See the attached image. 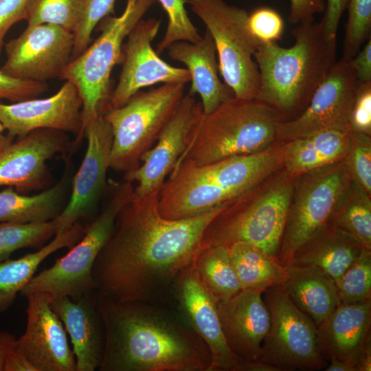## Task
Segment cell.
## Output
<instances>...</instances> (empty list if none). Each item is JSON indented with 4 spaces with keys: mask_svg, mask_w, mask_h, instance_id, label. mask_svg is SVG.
<instances>
[{
    "mask_svg": "<svg viewBox=\"0 0 371 371\" xmlns=\"http://www.w3.org/2000/svg\"><path fill=\"white\" fill-rule=\"evenodd\" d=\"M346 9L342 58L351 60L370 38L371 0H349Z\"/></svg>",
    "mask_w": 371,
    "mask_h": 371,
    "instance_id": "obj_37",
    "label": "cell"
},
{
    "mask_svg": "<svg viewBox=\"0 0 371 371\" xmlns=\"http://www.w3.org/2000/svg\"><path fill=\"white\" fill-rule=\"evenodd\" d=\"M350 181L344 161L293 177V194L277 255L282 265L327 225Z\"/></svg>",
    "mask_w": 371,
    "mask_h": 371,
    "instance_id": "obj_11",
    "label": "cell"
},
{
    "mask_svg": "<svg viewBox=\"0 0 371 371\" xmlns=\"http://www.w3.org/2000/svg\"><path fill=\"white\" fill-rule=\"evenodd\" d=\"M349 0H326L323 16L319 24L326 36L337 39V32L341 18Z\"/></svg>",
    "mask_w": 371,
    "mask_h": 371,
    "instance_id": "obj_46",
    "label": "cell"
},
{
    "mask_svg": "<svg viewBox=\"0 0 371 371\" xmlns=\"http://www.w3.org/2000/svg\"><path fill=\"white\" fill-rule=\"evenodd\" d=\"M69 139L63 132L38 129L12 142L0 154V186L27 194L43 189L48 182L47 161L66 153Z\"/></svg>",
    "mask_w": 371,
    "mask_h": 371,
    "instance_id": "obj_21",
    "label": "cell"
},
{
    "mask_svg": "<svg viewBox=\"0 0 371 371\" xmlns=\"http://www.w3.org/2000/svg\"><path fill=\"white\" fill-rule=\"evenodd\" d=\"M5 127L2 124V123L0 122V135L3 134V131H5Z\"/></svg>",
    "mask_w": 371,
    "mask_h": 371,
    "instance_id": "obj_53",
    "label": "cell"
},
{
    "mask_svg": "<svg viewBox=\"0 0 371 371\" xmlns=\"http://www.w3.org/2000/svg\"><path fill=\"white\" fill-rule=\"evenodd\" d=\"M192 265L200 281L216 302L226 300L241 290L228 247L203 249L196 256Z\"/></svg>",
    "mask_w": 371,
    "mask_h": 371,
    "instance_id": "obj_33",
    "label": "cell"
},
{
    "mask_svg": "<svg viewBox=\"0 0 371 371\" xmlns=\"http://www.w3.org/2000/svg\"><path fill=\"white\" fill-rule=\"evenodd\" d=\"M82 101L75 85L66 80L54 95L11 104L0 103V122L10 136L23 137L38 129L82 136Z\"/></svg>",
    "mask_w": 371,
    "mask_h": 371,
    "instance_id": "obj_19",
    "label": "cell"
},
{
    "mask_svg": "<svg viewBox=\"0 0 371 371\" xmlns=\"http://www.w3.org/2000/svg\"><path fill=\"white\" fill-rule=\"evenodd\" d=\"M282 167V146L274 144L256 153L203 165L182 160L159 191V212L171 220L199 215L232 202Z\"/></svg>",
    "mask_w": 371,
    "mask_h": 371,
    "instance_id": "obj_3",
    "label": "cell"
},
{
    "mask_svg": "<svg viewBox=\"0 0 371 371\" xmlns=\"http://www.w3.org/2000/svg\"><path fill=\"white\" fill-rule=\"evenodd\" d=\"M28 0H0V55L6 33L16 23L23 20Z\"/></svg>",
    "mask_w": 371,
    "mask_h": 371,
    "instance_id": "obj_44",
    "label": "cell"
},
{
    "mask_svg": "<svg viewBox=\"0 0 371 371\" xmlns=\"http://www.w3.org/2000/svg\"><path fill=\"white\" fill-rule=\"evenodd\" d=\"M228 249L241 289L264 291L269 287L283 285L285 267L276 257L243 241L234 243Z\"/></svg>",
    "mask_w": 371,
    "mask_h": 371,
    "instance_id": "obj_31",
    "label": "cell"
},
{
    "mask_svg": "<svg viewBox=\"0 0 371 371\" xmlns=\"http://www.w3.org/2000/svg\"><path fill=\"white\" fill-rule=\"evenodd\" d=\"M45 82L23 80L10 76L0 69V99L12 102L36 98L46 91Z\"/></svg>",
    "mask_w": 371,
    "mask_h": 371,
    "instance_id": "obj_42",
    "label": "cell"
},
{
    "mask_svg": "<svg viewBox=\"0 0 371 371\" xmlns=\"http://www.w3.org/2000/svg\"><path fill=\"white\" fill-rule=\"evenodd\" d=\"M263 291L241 289L230 298L216 302L224 337L239 359L260 361L262 348L270 327V315Z\"/></svg>",
    "mask_w": 371,
    "mask_h": 371,
    "instance_id": "obj_22",
    "label": "cell"
},
{
    "mask_svg": "<svg viewBox=\"0 0 371 371\" xmlns=\"http://www.w3.org/2000/svg\"><path fill=\"white\" fill-rule=\"evenodd\" d=\"M184 88L185 84L166 83L139 91L121 106L103 114L113 133L110 168L126 173L139 167L142 155L177 111Z\"/></svg>",
    "mask_w": 371,
    "mask_h": 371,
    "instance_id": "obj_9",
    "label": "cell"
},
{
    "mask_svg": "<svg viewBox=\"0 0 371 371\" xmlns=\"http://www.w3.org/2000/svg\"><path fill=\"white\" fill-rule=\"evenodd\" d=\"M168 16V25L164 38L157 45V52L166 50L177 41L196 43L201 38L197 28L190 19L185 8L186 0H157Z\"/></svg>",
    "mask_w": 371,
    "mask_h": 371,
    "instance_id": "obj_38",
    "label": "cell"
},
{
    "mask_svg": "<svg viewBox=\"0 0 371 371\" xmlns=\"http://www.w3.org/2000/svg\"><path fill=\"white\" fill-rule=\"evenodd\" d=\"M262 297L271 322L260 361L278 371L324 369L328 361L321 352L314 322L293 303L281 286L267 289Z\"/></svg>",
    "mask_w": 371,
    "mask_h": 371,
    "instance_id": "obj_12",
    "label": "cell"
},
{
    "mask_svg": "<svg viewBox=\"0 0 371 371\" xmlns=\"http://www.w3.org/2000/svg\"><path fill=\"white\" fill-rule=\"evenodd\" d=\"M174 298L179 314L210 351L209 371H251L253 362L239 359L228 347L216 302L200 281L192 262L177 278Z\"/></svg>",
    "mask_w": 371,
    "mask_h": 371,
    "instance_id": "obj_16",
    "label": "cell"
},
{
    "mask_svg": "<svg viewBox=\"0 0 371 371\" xmlns=\"http://www.w3.org/2000/svg\"><path fill=\"white\" fill-rule=\"evenodd\" d=\"M14 137L9 135H0V154L13 142Z\"/></svg>",
    "mask_w": 371,
    "mask_h": 371,
    "instance_id": "obj_52",
    "label": "cell"
},
{
    "mask_svg": "<svg viewBox=\"0 0 371 371\" xmlns=\"http://www.w3.org/2000/svg\"><path fill=\"white\" fill-rule=\"evenodd\" d=\"M200 102L189 93L160 133L156 142L141 157L135 170L124 173L123 179L136 182L134 194L143 196L160 191L179 158L184 152L192 129L202 113Z\"/></svg>",
    "mask_w": 371,
    "mask_h": 371,
    "instance_id": "obj_18",
    "label": "cell"
},
{
    "mask_svg": "<svg viewBox=\"0 0 371 371\" xmlns=\"http://www.w3.org/2000/svg\"><path fill=\"white\" fill-rule=\"evenodd\" d=\"M290 10L289 21L295 25L314 21V16L323 13L325 10L324 0H289Z\"/></svg>",
    "mask_w": 371,
    "mask_h": 371,
    "instance_id": "obj_45",
    "label": "cell"
},
{
    "mask_svg": "<svg viewBox=\"0 0 371 371\" xmlns=\"http://www.w3.org/2000/svg\"><path fill=\"white\" fill-rule=\"evenodd\" d=\"M72 344L76 371L98 369L103 356L105 333L98 307V295L91 293L74 300L67 296L50 300Z\"/></svg>",
    "mask_w": 371,
    "mask_h": 371,
    "instance_id": "obj_23",
    "label": "cell"
},
{
    "mask_svg": "<svg viewBox=\"0 0 371 371\" xmlns=\"http://www.w3.org/2000/svg\"><path fill=\"white\" fill-rule=\"evenodd\" d=\"M210 33L218 57V70L234 97L256 99L260 73L253 60L258 43L247 24L248 13L224 0H186Z\"/></svg>",
    "mask_w": 371,
    "mask_h": 371,
    "instance_id": "obj_10",
    "label": "cell"
},
{
    "mask_svg": "<svg viewBox=\"0 0 371 371\" xmlns=\"http://www.w3.org/2000/svg\"><path fill=\"white\" fill-rule=\"evenodd\" d=\"M16 344L17 339L14 335L0 330V371H4L7 357Z\"/></svg>",
    "mask_w": 371,
    "mask_h": 371,
    "instance_id": "obj_49",
    "label": "cell"
},
{
    "mask_svg": "<svg viewBox=\"0 0 371 371\" xmlns=\"http://www.w3.org/2000/svg\"><path fill=\"white\" fill-rule=\"evenodd\" d=\"M155 1L126 0L123 12L103 19L98 38L61 72L59 77L75 85L80 95L83 133L89 122L106 112L111 95V75L122 62L124 41Z\"/></svg>",
    "mask_w": 371,
    "mask_h": 371,
    "instance_id": "obj_8",
    "label": "cell"
},
{
    "mask_svg": "<svg viewBox=\"0 0 371 371\" xmlns=\"http://www.w3.org/2000/svg\"><path fill=\"white\" fill-rule=\"evenodd\" d=\"M167 50L172 60L186 66L191 77L189 94L199 95L204 113L212 112L221 103L234 97L230 89L219 79L216 49L207 30L199 41H177L170 45Z\"/></svg>",
    "mask_w": 371,
    "mask_h": 371,
    "instance_id": "obj_25",
    "label": "cell"
},
{
    "mask_svg": "<svg viewBox=\"0 0 371 371\" xmlns=\"http://www.w3.org/2000/svg\"><path fill=\"white\" fill-rule=\"evenodd\" d=\"M87 150L76 172L70 199L55 218L56 234L69 230L74 224L88 217L107 190L106 172L110 168L113 133L102 114L84 128Z\"/></svg>",
    "mask_w": 371,
    "mask_h": 371,
    "instance_id": "obj_17",
    "label": "cell"
},
{
    "mask_svg": "<svg viewBox=\"0 0 371 371\" xmlns=\"http://www.w3.org/2000/svg\"><path fill=\"white\" fill-rule=\"evenodd\" d=\"M83 8V0H28L24 20L27 26L49 24L74 33Z\"/></svg>",
    "mask_w": 371,
    "mask_h": 371,
    "instance_id": "obj_35",
    "label": "cell"
},
{
    "mask_svg": "<svg viewBox=\"0 0 371 371\" xmlns=\"http://www.w3.org/2000/svg\"><path fill=\"white\" fill-rule=\"evenodd\" d=\"M357 82H371V39L350 60Z\"/></svg>",
    "mask_w": 371,
    "mask_h": 371,
    "instance_id": "obj_47",
    "label": "cell"
},
{
    "mask_svg": "<svg viewBox=\"0 0 371 371\" xmlns=\"http://www.w3.org/2000/svg\"><path fill=\"white\" fill-rule=\"evenodd\" d=\"M108 186L109 197L81 239L52 267L34 276L20 291L21 295L38 293L50 299L67 296L76 300L96 292L92 275L94 263L112 234L118 213L134 192L133 183L124 179L111 181Z\"/></svg>",
    "mask_w": 371,
    "mask_h": 371,
    "instance_id": "obj_7",
    "label": "cell"
},
{
    "mask_svg": "<svg viewBox=\"0 0 371 371\" xmlns=\"http://www.w3.org/2000/svg\"><path fill=\"white\" fill-rule=\"evenodd\" d=\"M85 231L86 227L77 223L69 230L56 234L51 241L35 252L0 262V312L5 311L12 306L17 294L35 276L43 261L60 249L73 247Z\"/></svg>",
    "mask_w": 371,
    "mask_h": 371,
    "instance_id": "obj_28",
    "label": "cell"
},
{
    "mask_svg": "<svg viewBox=\"0 0 371 371\" xmlns=\"http://www.w3.org/2000/svg\"><path fill=\"white\" fill-rule=\"evenodd\" d=\"M282 120L261 101L233 97L209 113L202 111L176 164L187 159L203 165L262 151L276 141L277 127Z\"/></svg>",
    "mask_w": 371,
    "mask_h": 371,
    "instance_id": "obj_5",
    "label": "cell"
},
{
    "mask_svg": "<svg viewBox=\"0 0 371 371\" xmlns=\"http://www.w3.org/2000/svg\"><path fill=\"white\" fill-rule=\"evenodd\" d=\"M344 161L351 180L370 194V135L350 131L349 148Z\"/></svg>",
    "mask_w": 371,
    "mask_h": 371,
    "instance_id": "obj_39",
    "label": "cell"
},
{
    "mask_svg": "<svg viewBox=\"0 0 371 371\" xmlns=\"http://www.w3.org/2000/svg\"><path fill=\"white\" fill-rule=\"evenodd\" d=\"M336 284L342 303L371 300V251L362 249Z\"/></svg>",
    "mask_w": 371,
    "mask_h": 371,
    "instance_id": "obj_36",
    "label": "cell"
},
{
    "mask_svg": "<svg viewBox=\"0 0 371 371\" xmlns=\"http://www.w3.org/2000/svg\"><path fill=\"white\" fill-rule=\"evenodd\" d=\"M362 249L350 238L326 225L298 249L286 265L317 267L337 282Z\"/></svg>",
    "mask_w": 371,
    "mask_h": 371,
    "instance_id": "obj_29",
    "label": "cell"
},
{
    "mask_svg": "<svg viewBox=\"0 0 371 371\" xmlns=\"http://www.w3.org/2000/svg\"><path fill=\"white\" fill-rule=\"evenodd\" d=\"M284 267L282 288L293 303L318 326L341 302L335 280L313 266L288 264Z\"/></svg>",
    "mask_w": 371,
    "mask_h": 371,
    "instance_id": "obj_26",
    "label": "cell"
},
{
    "mask_svg": "<svg viewBox=\"0 0 371 371\" xmlns=\"http://www.w3.org/2000/svg\"><path fill=\"white\" fill-rule=\"evenodd\" d=\"M115 0H83L82 19L73 33L74 43L71 60L81 54L90 45L95 26L113 12Z\"/></svg>",
    "mask_w": 371,
    "mask_h": 371,
    "instance_id": "obj_40",
    "label": "cell"
},
{
    "mask_svg": "<svg viewBox=\"0 0 371 371\" xmlns=\"http://www.w3.org/2000/svg\"><path fill=\"white\" fill-rule=\"evenodd\" d=\"M293 190V176L285 170L263 191L257 185L245 192L210 221L200 250L243 241L277 258Z\"/></svg>",
    "mask_w": 371,
    "mask_h": 371,
    "instance_id": "obj_6",
    "label": "cell"
},
{
    "mask_svg": "<svg viewBox=\"0 0 371 371\" xmlns=\"http://www.w3.org/2000/svg\"><path fill=\"white\" fill-rule=\"evenodd\" d=\"M357 81L350 60L336 61L295 117L279 122L276 141L286 142L326 130L350 131Z\"/></svg>",
    "mask_w": 371,
    "mask_h": 371,
    "instance_id": "obj_13",
    "label": "cell"
},
{
    "mask_svg": "<svg viewBox=\"0 0 371 371\" xmlns=\"http://www.w3.org/2000/svg\"><path fill=\"white\" fill-rule=\"evenodd\" d=\"M289 47L258 43L254 58L260 73L256 100L284 120L297 117L336 62L337 39L327 38L319 23L297 25Z\"/></svg>",
    "mask_w": 371,
    "mask_h": 371,
    "instance_id": "obj_4",
    "label": "cell"
},
{
    "mask_svg": "<svg viewBox=\"0 0 371 371\" xmlns=\"http://www.w3.org/2000/svg\"><path fill=\"white\" fill-rule=\"evenodd\" d=\"M327 225L371 251L370 194L351 180Z\"/></svg>",
    "mask_w": 371,
    "mask_h": 371,
    "instance_id": "obj_32",
    "label": "cell"
},
{
    "mask_svg": "<svg viewBox=\"0 0 371 371\" xmlns=\"http://www.w3.org/2000/svg\"><path fill=\"white\" fill-rule=\"evenodd\" d=\"M325 371H357L355 367L336 359L329 361V363L324 368Z\"/></svg>",
    "mask_w": 371,
    "mask_h": 371,
    "instance_id": "obj_50",
    "label": "cell"
},
{
    "mask_svg": "<svg viewBox=\"0 0 371 371\" xmlns=\"http://www.w3.org/2000/svg\"><path fill=\"white\" fill-rule=\"evenodd\" d=\"M350 126V131L371 135V82H357Z\"/></svg>",
    "mask_w": 371,
    "mask_h": 371,
    "instance_id": "obj_43",
    "label": "cell"
},
{
    "mask_svg": "<svg viewBox=\"0 0 371 371\" xmlns=\"http://www.w3.org/2000/svg\"><path fill=\"white\" fill-rule=\"evenodd\" d=\"M27 325L17 346L36 371H76V362L65 328L44 293L25 296Z\"/></svg>",
    "mask_w": 371,
    "mask_h": 371,
    "instance_id": "obj_20",
    "label": "cell"
},
{
    "mask_svg": "<svg viewBox=\"0 0 371 371\" xmlns=\"http://www.w3.org/2000/svg\"><path fill=\"white\" fill-rule=\"evenodd\" d=\"M73 33L49 24L27 26L18 37L5 44L6 74L32 81L59 77L71 60Z\"/></svg>",
    "mask_w": 371,
    "mask_h": 371,
    "instance_id": "obj_15",
    "label": "cell"
},
{
    "mask_svg": "<svg viewBox=\"0 0 371 371\" xmlns=\"http://www.w3.org/2000/svg\"><path fill=\"white\" fill-rule=\"evenodd\" d=\"M159 194L137 196L133 192L118 213L93 267L98 296L175 306L177 278L199 252L206 227L229 203L171 220L159 212Z\"/></svg>",
    "mask_w": 371,
    "mask_h": 371,
    "instance_id": "obj_1",
    "label": "cell"
},
{
    "mask_svg": "<svg viewBox=\"0 0 371 371\" xmlns=\"http://www.w3.org/2000/svg\"><path fill=\"white\" fill-rule=\"evenodd\" d=\"M358 371L371 370V348L368 349L361 357L357 362Z\"/></svg>",
    "mask_w": 371,
    "mask_h": 371,
    "instance_id": "obj_51",
    "label": "cell"
},
{
    "mask_svg": "<svg viewBox=\"0 0 371 371\" xmlns=\"http://www.w3.org/2000/svg\"><path fill=\"white\" fill-rule=\"evenodd\" d=\"M65 194V179L55 186L30 196L7 187L0 191V223H27L54 220L64 208Z\"/></svg>",
    "mask_w": 371,
    "mask_h": 371,
    "instance_id": "obj_30",
    "label": "cell"
},
{
    "mask_svg": "<svg viewBox=\"0 0 371 371\" xmlns=\"http://www.w3.org/2000/svg\"><path fill=\"white\" fill-rule=\"evenodd\" d=\"M350 131H322L284 142L282 145L283 167L291 176L344 161Z\"/></svg>",
    "mask_w": 371,
    "mask_h": 371,
    "instance_id": "obj_27",
    "label": "cell"
},
{
    "mask_svg": "<svg viewBox=\"0 0 371 371\" xmlns=\"http://www.w3.org/2000/svg\"><path fill=\"white\" fill-rule=\"evenodd\" d=\"M249 30L258 43H278L284 32L281 15L270 7H258L248 14Z\"/></svg>",
    "mask_w": 371,
    "mask_h": 371,
    "instance_id": "obj_41",
    "label": "cell"
},
{
    "mask_svg": "<svg viewBox=\"0 0 371 371\" xmlns=\"http://www.w3.org/2000/svg\"><path fill=\"white\" fill-rule=\"evenodd\" d=\"M161 21L140 20L126 37L123 45L122 68L119 81L111 93L109 110L121 106L144 87L157 83L190 82L186 68L174 67L161 59L152 47Z\"/></svg>",
    "mask_w": 371,
    "mask_h": 371,
    "instance_id": "obj_14",
    "label": "cell"
},
{
    "mask_svg": "<svg viewBox=\"0 0 371 371\" xmlns=\"http://www.w3.org/2000/svg\"><path fill=\"white\" fill-rule=\"evenodd\" d=\"M56 230L55 219L40 223H0V262L19 249L42 247L56 235Z\"/></svg>",
    "mask_w": 371,
    "mask_h": 371,
    "instance_id": "obj_34",
    "label": "cell"
},
{
    "mask_svg": "<svg viewBox=\"0 0 371 371\" xmlns=\"http://www.w3.org/2000/svg\"><path fill=\"white\" fill-rule=\"evenodd\" d=\"M4 371H36V369L19 350L16 344L7 357Z\"/></svg>",
    "mask_w": 371,
    "mask_h": 371,
    "instance_id": "obj_48",
    "label": "cell"
},
{
    "mask_svg": "<svg viewBox=\"0 0 371 371\" xmlns=\"http://www.w3.org/2000/svg\"><path fill=\"white\" fill-rule=\"evenodd\" d=\"M317 330L324 358L327 361H343L358 371L359 359L371 348V300L357 304L340 302Z\"/></svg>",
    "mask_w": 371,
    "mask_h": 371,
    "instance_id": "obj_24",
    "label": "cell"
},
{
    "mask_svg": "<svg viewBox=\"0 0 371 371\" xmlns=\"http://www.w3.org/2000/svg\"><path fill=\"white\" fill-rule=\"evenodd\" d=\"M105 341L100 371H209L210 351L168 306L98 295Z\"/></svg>",
    "mask_w": 371,
    "mask_h": 371,
    "instance_id": "obj_2",
    "label": "cell"
}]
</instances>
